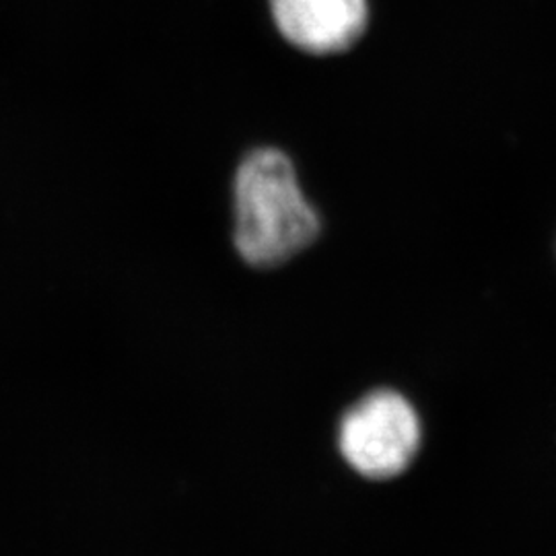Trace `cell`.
<instances>
[{"mask_svg":"<svg viewBox=\"0 0 556 556\" xmlns=\"http://www.w3.org/2000/svg\"><path fill=\"white\" fill-rule=\"evenodd\" d=\"M229 219L231 250L254 273L293 264L324 233L293 155L277 144H256L241 153L229 186Z\"/></svg>","mask_w":556,"mask_h":556,"instance_id":"6da1fadb","label":"cell"},{"mask_svg":"<svg viewBox=\"0 0 556 556\" xmlns=\"http://www.w3.org/2000/svg\"><path fill=\"white\" fill-rule=\"evenodd\" d=\"M420 422L413 404L392 390H376L351 406L338 427L340 454L367 478L400 475L418 452Z\"/></svg>","mask_w":556,"mask_h":556,"instance_id":"7a4b0ae2","label":"cell"},{"mask_svg":"<svg viewBox=\"0 0 556 556\" xmlns=\"http://www.w3.org/2000/svg\"><path fill=\"white\" fill-rule=\"evenodd\" d=\"M280 40L307 56H337L357 46L369 25L367 0H268Z\"/></svg>","mask_w":556,"mask_h":556,"instance_id":"3957f363","label":"cell"}]
</instances>
